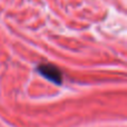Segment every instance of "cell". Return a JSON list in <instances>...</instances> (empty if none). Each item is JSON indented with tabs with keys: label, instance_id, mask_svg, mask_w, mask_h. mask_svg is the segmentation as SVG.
<instances>
[{
	"label": "cell",
	"instance_id": "1",
	"mask_svg": "<svg viewBox=\"0 0 127 127\" xmlns=\"http://www.w3.org/2000/svg\"><path fill=\"white\" fill-rule=\"evenodd\" d=\"M38 71L40 75L47 78L48 80L53 81L55 84H60L63 80V75L62 71L58 69L56 66L51 65V64H44V65L38 66Z\"/></svg>",
	"mask_w": 127,
	"mask_h": 127
}]
</instances>
